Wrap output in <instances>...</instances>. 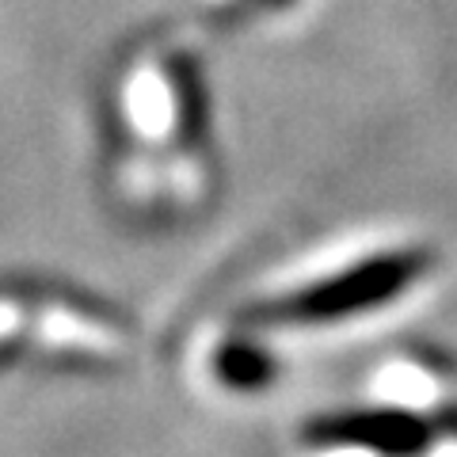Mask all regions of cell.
Segmentation results:
<instances>
[{"instance_id":"cell-1","label":"cell","mask_w":457,"mask_h":457,"mask_svg":"<svg viewBox=\"0 0 457 457\" xmlns=\"http://www.w3.org/2000/svg\"><path fill=\"white\" fill-rule=\"evenodd\" d=\"M431 267V252L408 248V252H389L374 255L359 267L343 270L336 278H324L309 286L302 294H290L282 302H267L248 309L252 320H270V324H320V320H347L354 312H370L385 305L389 297L404 294L423 270Z\"/></svg>"},{"instance_id":"cell-3","label":"cell","mask_w":457,"mask_h":457,"mask_svg":"<svg viewBox=\"0 0 457 457\" xmlns=\"http://www.w3.org/2000/svg\"><path fill=\"white\" fill-rule=\"evenodd\" d=\"M213 370H218V378L228 385V389L252 393V389H263V385L275 378V359H270L263 347H255V343L237 339V343H225L221 347Z\"/></svg>"},{"instance_id":"cell-2","label":"cell","mask_w":457,"mask_h":457,"mask_svg":"<svg viewBox=\"0 0 457 457\" xmlns=\"http://www.w3.org/2000/svg\"><path fill=\"white\" fill-rule=\"evenodd\" d=\"M309 442L317 446H366L381 457H416L431 442V427L408 411L370 408V411H343L309 423Z\"/></svg>"}]
</instances>
